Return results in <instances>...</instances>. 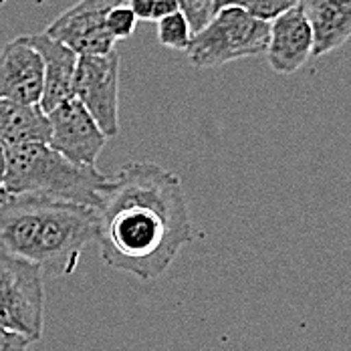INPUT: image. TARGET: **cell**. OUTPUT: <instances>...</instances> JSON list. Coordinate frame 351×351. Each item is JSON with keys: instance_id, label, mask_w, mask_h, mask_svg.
<instances>
[{"instance_id": "obj_15", "label": "cell", "mask_w": 351, "mask_h": 351, "mask_svg": "<svg viewBox=\"0 0 351 351\" xmlns=\"http://www.w3.org/2000/svg\"><path fill=\"white\" fill-rule=\"evenodd\" d=\"M192 36H194V31L188 19L180 10L158 23V40L168 49L186 51L192 43Z\"/></svg>"}, {"instance_id": "obj_10", "label": "cell", "mask_w": 351, "mask_h": 351, "mask_svg": "<svg viewBox=\"0 0 351 351\" xmlns=\"http://www.w3.org/2000/svg\"><path fill=\"white\" fill-rule=\"evenodd\" d=\"M267 61L279 75H293L313 57V33L303 4L271 23Z\"/></svg>"}, {"instance_id": "obj_9", "label": "cell", "mask_w": 351, "mask_h": 351, "mask_svg": "<svg viewBox=\"0 0 351 351\" xmlns=\"http://www.w3.org/2000/svg\"><path fill=\"white\" fill-rule=\"evenodd\" d=\"M43 85V59L25 40V36H16L6 43L0 51V99L23 106H38Z\"/></svg>"}, {"instance_id": "obj_16", "label": "cell", "mask_w": 351, "mask_h": 351, "mask_svg": "<svg viewBox=\"0 0 351 351\" xmlns=\"http://www.w3.org/2000/svg\"><path fill=\"white\" fill-rule=\"evenodd\" d=\"M106 25L109 35L113 36L115 43L117 40H125V38H130V36L136 33V29H138V16L134 14V10L125 2V4H119V6H115V8H111L107 12Z\"/></svg>"}, {"instance_id": "obj_13", "label": "cell", "mask_w": 351, "mask_h": 351, "mask_svg": "<svg viewBox=\"0 0 351 351\" xmlns=\"http://www.w3.org/2000/svg\"><path fill=\"white\" fill-rule=\"evenodd\" d=\"M49 134V115L40 106H23L0 99V145L47 143Z\"/></svg>"}, {"instance_id": "obj_17", "label": "cell", "mask_w": 351, "mask_h": 351, "mask_svg": "<svg viewBox=\"0 0 351 351\" xmlns=\"http://www.w3.org/2000/svg\"><path fill=\"white\" fill-rule=\"evenodd\" d=\"M128 6L134 10L138 21L149 23H160L162 19L180 10L178 0H128Z\"/></svg>"}, {"instance_id": "obj_6", "label": "cell", "mask_w": 351, "mask_h": 351, "mask_svg": "<svg viewBox=\"0 0 351 351\" xmlns=\"http://www.w3.org/2000/svg\"><path fill=\"white\" fill-rule=\"evenodd\" d=\"M75 99L89 111L106 138L119 134V55L79 57Z\"/></svg>"}, {"instance_id": "obj_1", "label": "cell", "mask_w": 351, "mask_h": 351, "mask_svg": "<svg viewBox=\"0 0 351 351\" xmlns=\"http://www.w3.org/2000/svg\"><path fill=\"white\" fill-rule=\"evenodd\" d=\"M196 239L182 180L156 162H130L109 178L95 208V243L107 267L160 279Z\"/></svg>"}, {"instance_id": "obj_4", "label": "cell", "mask_w": 351, "mask_h": 351, "mask_svg": "<svg viewBox=\"0 0 351 351\" xmlns=\"http://www.w3.org/2000/svg\"><path fill=\"white\" fill-rule=\"evenodd\" d=\"M269 35L271 23L250 16L243 8L222 6L202 31L194 33L186 55L196 69H214L267 53Z\"/></svg>"}, {"instance_id": "obj_19", "label": "cell", "mask_w": 351, "mask_h": 351, "mask_svg": "<svg viewBox=\"0 0 351 351\" xmlns=\"http://www.w3.org/2000/svg\"><path fill=\"white\" fill-rule=\"evenodd\" d=\"M33 346L27 337L0 327V351H27Z\"/></svg>"}, {"instance_id": "obj_18", "label": "cell", "mask_w": 351, "mask_h": 351, "mask_svg": "<svg viewBox=\"0 0 351 351\" xmlns=\"http://www.w3.org/2000/svg\"><path fill=\"white\" fill-rule=\"evenodd\" d=\"M178 4L194 33L202 31L218 10V0H178Z\"/></svg>"}, {"instance_id": "obj_2", "label": "cell", "mask_w": 351, "mask_h": 351, "mask_svg": "<svg viewBox=\"0 0 351 351\" xmlns=\"http://www.w3.org/2000/svg\"><path fill=\"white\" fill-rule=\"evenodd\" d=\"M95 241V210L71 202L0 196V250L55 275L75 273Z\"/></svg>"}, {"instance_id": "obj_20", "label": "cell", "mask_w": 351, "mask_h": 351, "mask_svg": "<svg viewBox=\"0 0 351 351\" xmlns=\"http://www.w3.org/2000/svg\"><path fill=\"white\" fill-rule=\"evenodd\" d=\"M4 170H6V160H4V149L0 145V190H2V182H4Z\"/></svg>"}, {"instance_id": "obj_7", "label": "cell", "mask_w": 351, "mask_h": 351, "mask_svg": "<svg viewBox=\"0 0 351 351\" xmlns=\"http://www.w3.org/2000/svg\"><path fill=\"white\" fill-rule=\"evenodd\" d=\"M128 0H79L59 14L45 33L69 47L77 57H104L113 53L115 40L106 25L107 12Z\"/></svg>"}, {"instance_id": "obj_11", "label": "cell", "mask_w": 351, "mask_h": 351, "mask_svg": "<svg viewBox=\"0 0 351 351\" xmlns=\"http://www.w3.org/2000/svg\"><path fill=\"white\" fill-rule=\"evenodd\" d=\"M23 36L43 59L45 85H43V97L38 106L45 113H51L53 109H57L75 97V71H77L79 57L69 47L51 38L47 33Z\"/></svg>"}, {"instance_id": "obj_14", "label": "cell", "mask_w": 351, "mask_h": 351, "mask_svg": "<svg viewBox=\"0 0 351 351\" xmlns=\"http://www.w3.org/2000/svg\"><path fill=\"white\" fill-rule=\"evenodd\" d=\"M301 2H305V0H218V8L237 6V8H243L250 16L258 19V21L273 23L277 16H281L295 6H299Z\"/></svg>"}, {"instance_id": "obj_8", "label": "cell", "mask_w": 351, "mask_h": 351, "mask_svg": "<svg viewBox=\"0 0 351 351\" xmlns=\"http://www.w3.org/2000/svg\"><path fill=\"white\" fill-rule=\"evenodd\" d=\"M47 115L51 128L47 143L75 166L97 168V158L107 138L89 111L73 97Z\"/></svg>"}, {"instance_id": "obj_3", "label": "cell", "mask_w": 351, "mask_h": 351, "mask_svg": "<svg viewBox=\"0 0 351 351\" xmlns=\"http://www.w3.org/2000/svg\"><path fill=\"white\" fill-rule=\"evenodd\" d=\"M6 170L0 196L43 198L97 208L109 178L97 168L75 166L49 143L2 145Z\"/></svg>"}, {"instance_id": "obj_5", "label": "cell", "mask_w": 351, "mask_h": 351, "mask_svg": "<svg viewBox=\"0 0 351 351\" xmlns=\"http://www.w3.org/2000/svg\"><path fill=\"white\" fill-rule=\"evenodd\" d=\"M0 327L38 341L45 329L43 269L0 250Z\"/></svg>"}, {"instance_id": "obj_12", "label": "cell", "mask_w": 351, "mask_h": 351, "mask_svg": "<svg viewBox=\"0 0 351 351\" xmlns=\"http://www.w3.org/2000/svg\"><path fill=\"white\" fill-rule=\"evenodd\" d=\"M313 33V57L327 55L351 38V0L301 2Z\"/></svg>"}]
</instances>
